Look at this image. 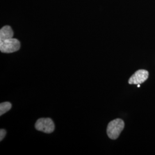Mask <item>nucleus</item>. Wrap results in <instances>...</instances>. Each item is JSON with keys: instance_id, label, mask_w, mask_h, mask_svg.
Returning <instances> with one entry per match:
<instances>
[{"instance_id": "obj_1", "label": "nucleus", "mask_w": 155, "mask_h": 155, "mask_svg": "<svg viewBox=\"0 0 155 155\" xmlns=\"http://www.w3.org/2000/svg\"><path fill=\"white\" fill-rule=\"evenodd\" d=\"M125 127V124L121 119L117 118L109 123L107 127L108 137L112 140L117 139L122 132Z\"/></svg>"}, {"instance_id": "obj_7", "label": "nucleus", "mask_w": 155, "mask_h": 155, "mask_svg": "<svg viewBox=\"0 0 155 155\" xmlns=\"http://www.w3.org/2000/svg\"><path fill=\"white\" fill-rule=\"evenodd\" d=\"M6 132L5 129H1L0 130V141H2L3 139H4L5 136H6Z\"/></svg>"}, {"instance_id": "obj_4", "label": "nucleus", "mask_w": 155, "mask_h": 155, "mask_svg": "<svg viewBox=\"0 0 155 155\" xmlns=\"http://www.w3.org/2000/svg\"><path fill=\"white\" fill-rule=\"evenodd\" d=\"M149 76V72L145 70H139L129 78L128 83L130 84H138L144 83Z\"/></svg>"}, {"instance_id": "obj_2", "label": "nucleus", "mask_w": 155, "mask_h": 155, "mask_svg": "<svg viewBox=\"0 0 155 155\" xmlns=\"http://www.w3.org/2000/svg\"><path fill=\"white\" fill-rule=\"evenodd\" d=\"M20 43L16 39L10 38L0 41V50L3 53H13L19 50Z\"/></svg>"}, {"instance_id": "obj_5", "label": "nucleus", "mask_w": 155, "mask_h": 155, "mask_svg": "<svg viewBox=\"0 0 155 155\" xmlns=\"http://www.w3.org/2000/svg\"><path fill=\"white\" fill-rule=\"evenodd\" d=\"M13 36V31L10 26L6 25L1 29L0 41L12 38Z\"/></svg>"}, {"instance_id": "obj_8", "label": "nucleus", "mask_w": 155, "mask_h": 155, "mask_svg": "<svg viewBox=\"0 0 155 155\" xmlns=\"http://www.w3.org/2000/svg\"><path fill=\"white\" fill-rule=\"evenodd\" d=\"M137 87H140V84H137Z\"/></svg>"}, {"instance_id": "obj_3", "label": "nucleus", "mask_w": 155, "mask_h": 155, "mask_svg": "<svg viewBox=\"0 0 155 155\" xmlns=\"http://www.w3.org/2000/svg\"><path fill=\"white\" fill-rule=\"evenodd\" d=\"M35 128L39 131L51 133L54 131L55 125L51 118H40L35 124Z\"/></svg>"}, {"instance_id": "obj_6", "label": "nucleus", "mask_w": 155, "mask_h": 155, "mask_svg": "<svg viewBox=\"0 0 155 155\" xmlns=\"http://www.w3.org/2000/svg\"><path fill=\"white\" fill-rule=\"evenodd\" d=\"M12 108V104L9 102H2L0 104V116L5 114Z\"/></svg>"}]
</instances>
